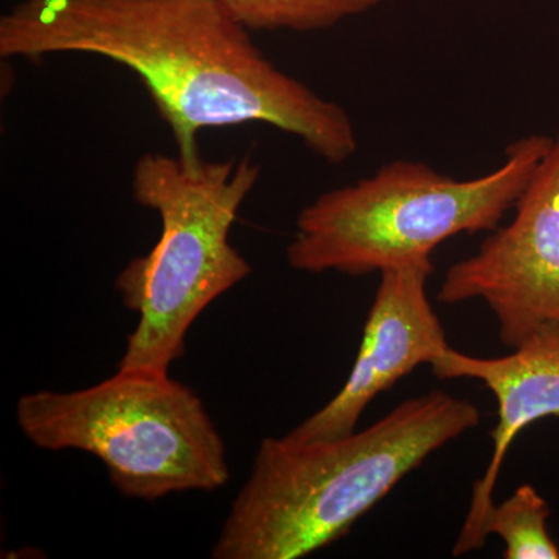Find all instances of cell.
Instances as JSON below:
<instances>
[{
	"label": "cell",
	"mask_w": 559,
	"mask_h": 559,
	"mask_svg": "<svg viewBox=\"0 0 559 559\" xmlns=\"http://www.w3.org/2000/svg\"><path fill=\"white\" fill-rule=\"evenodd\" d=\"M86 53L132 70L178 146L201 159L198 134L264 123L330 165L358 151L347 110L283 72L221 0H21L0 17V57Z\"/></svg>",
	"instance_id": "1"
},
{
	"label": "cell",
	"mask_w": 559,
	"mask_h": 559,
	"mask_svg": "<svg viewBox=\"0 0 559 559\" xmlns=\"http://www.w3.org/2000/svg\"><path fill=\"white\" fill-rule=\"evenodd\" d=\"M468 400L436 392L401 401L340 439L261 441L231 503L215 559H299L344 538L433 452L477 428Z\"/></svg>",
	"instance_id": "2"
},
{
	"label": "cell",
	"mask_w": 559,
	"mask_h": 559,
	"mask_svg": "<svg viewBox=\"0 0 559 559\" xmlns=\"http://www.w3.org/2000/svg\"><path fill=\"white\" fill-rule=\"evenodd\" d=\"M554 138L511 143L488 175L460 180L425 162L392 160L353 186L325 191L297 216L290 270L366 275L433 267L432 253L460 234L498 229L549 153Z\"/></svg>",
	"instance_id": "3"
},
{
	"label": "cell",
	"mask_w": 559,
	"mask_h": 559,
	"mask_svg": "<svg viewBox=\"0 0 559 559\" xmlns=\"http://www.w3.org/2000/svg\"><path fill=\"white\" fill-rule=\"evenodd\" d=\"M260 173L250 156L197 162L160 153L140 157L132 197L159 215L162 229L154 248L117 277L124 307L139 314L120 370L168 373L186 352L194 320L252 272L229 235Z\"/></svg>",
	"instance_id": "4"
},
{
	"label": "cell",
	"mask_w": 559,
	"mask_h": 559,
	"mask_svg": "<svg viewBox=\"0 0 559 559\" xmlns=\"http://www.w3.org/2000/svg\"><path fill=\"white\" fill-rule=\"evenodd\" d=\"M16 421L40 450L100 459L128 498L212 492L230 477L223 437L204 403L165 371L119 369L92 388L25 393Z\"/></svg>",
	"instance_id": "5"
},
{
	"label": "cell",
	"mask_w": 559,
	"mask_h": 559,
	"mask_svg": "<svg viewBox=\"0 0 559 559\" xmlns=\"http://www.w3.org/2000/svg\"><path fill=\"white\" fill-rule=\"evenodd\" d=\"M513 210L507 226L452 264L437 294L444 305L484 301L509 348L559 325V130Z\"/></svg>",
	"instance_id": "6"
},
{
	"label": "cell",
	"mask_w": 559,
	"mask_h": 559,
	"mask_svg": "<svg viewBox=\"0 0 559 559\" xmlns=\"http://www.w3.org/2000/svg\"><path fill=\"white\" fill-rule=\"evenodd\" d=\"M433 267L381 272L364 326L358 358L341 392L288 436L331 440L355 432L364 411L423 364L432 366L450 349L447 333L426 293Z\"/></svg>",
	"instance_id": "7"
},
{
	"label": "cell",
	"mask_w": 559,
	"mask_h": 559,
	"mask_svg": "<svg viewBox=\"0 0 559 559\" xmlns=\"http://www.w3.org/2000/svg\"><path fill=\"white\" fill-rule=\"evenodd\" d=\"M430 367L439 380L481 382L498 403L491 460L474 484L468 514L452 549L454 557H462L487 543L485 520L495 506L492 495L513 441L533 423L559 417V325L544 326L500 358H477L450 348Z\"/></svg>",
	"instance_id": "8"
},
{
	"label": "cell",
	"mask_w": 559,
	"mask_h": 559,
	"mask_svg": "<svg viewBox=\"0 0 559 559\" xmlns=\"http://www.w3.org/2000/svg\"><path fill=\"white\" fill-rule=\"evenodd\" d=\"M250 32H316L377 9L385 0H221Z\"/></svg>",
	"instance_id": "9"
},
{
	"label": "cell",
	"mask_w": 559,
	"mask_h": 559,
	"mask_svg": "<svg viewBox=\"0 0 559 559\" xmlns=\"http://www.w3.org/2000/svg\"><path fill=\"white\" fill-rule=\"evenodd\" d=\"M550 507L533 485H521L503 502L495 503L484 535L499 536L506 559H559V547L547 528Z\"/></svg>",
	"instance_id": "10"
}]
</instances>
